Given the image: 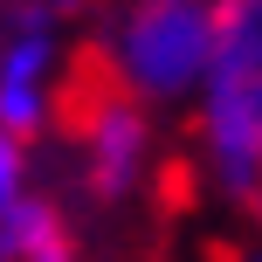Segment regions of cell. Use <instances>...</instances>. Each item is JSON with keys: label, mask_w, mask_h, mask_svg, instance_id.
<instances>
[{"label": "cell", "mask_w": 262, "mask_h": 262, "mask_svg": "<svg viewBox=\"0 0 262 262\" xmlns=\"http://www.w3.org/2000/svg\"><path fill=\"white\" fill-rule=\"evenodd\" d=\"M193 104L207 186L249 207L262 193V0H214V62Z\"/></svg>", "instance_id": "1"}, {"label": "cell", "mask_w": 262, "mask_h": 262, "mask_svg": "<svg viewBox=\"0 0 262 262\" xmlns=\"http://www.w3.org/2000/svg\"><path fill=\"white\" fill-rule=\"evenodd\" d=\"M249 221H255V235H262V193H255V200H249Z\"/></svg>", "instance_id": "6"}, {"label": "cell", "mask_w": 262, "mask_h": 262, "mask_svg": "<svg viewBox=\"0 0 262 262\" xmlns=\"http://www.w3.org/2000/svg\"><path fill=\"white\" fill-rule=\"evenodd\" d=\"M214 62V0H131L111 35V76L145 104L200 97Z\"/></svg>", "instance_id": "2"}, {"label": "cell", "mask_w": 262, "mask_h": 262, "mask_svg": "<svg viewBox=\"0 0 262 262\" xmlns=\"http://www.w3.org/2000/svg\"><path fill=\"white\" fill-rule=\"evenodd\" d=\"M0 255H21V262H62V255H76V242H69V221H62L41 193H14L7 214H0Z\"/></svg>", "instance_id": "5"}, {"label": "cell", "mask_w": 262, "mask_h": 262, "mask_svg": "<svg viewBox=\"0 0 262 262\" xmlns=\"http://www.w3.org/2000/svg\"><path fill=\"white\" fill-rule=\"evenodd\" d=\"M0 214H7V200H0Z\"/></svg>", "instance_id": "7"}, {"label": "cell", "mask_w": 262, "mask_h": 262, "mask_svg": "<svg viewBox=\"0 0 262 262\" xmlns=\"http://www.w3.org/2000/svg\"><path fill=\"white\" fill-rule=\"evenodd\" d=\"M145 159H152L145 97H131V90L97 97L90 118H83V172H90V193H97V200H124V193H138Z\"/></svg>", "instance_id": "3"}, {"label": "cell", "mask_w": 262, "mask_h": 262, "mask_svg": "<svg viewBox=\"0 0 262 262\" xmlns=\"http://www.w3.org/2000/svg\"><path fill=\"white\" fill-rule=\"evenodd\" d=\"M49 69H55V35L49 14H21V28L0 49V131L35 138L49 118Z\"/></svg>", "instance_id": "4"}]
</instances>
